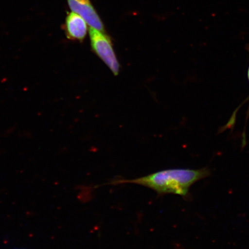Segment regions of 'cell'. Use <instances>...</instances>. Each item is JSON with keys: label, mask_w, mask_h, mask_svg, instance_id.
Listing matches in <instances>:
<instances>
[{"label": "cell", "mask_w": 249, "mask_h": 249, "mask_svg": "<svg viewBox=\"0 0 249 249\" xmlns=\"http://www.w3.org/2000/svg\"><path fill=\"white\" fill-rule=\"evenodd\" d=\"M206 169H173L161 170L133 179L114 180L108 185L134 183L153 190L160 195L174 194L185 196L196 182L209 175Z\"/></svg>", "instance_id": "cell-1"}, {"label": "cell", "mask_w": 249, "mask_h": 249, "mask_svg": "<svg viewBox=\"0 0 249 249\" xmlns=\"http://www.w3.org/2000/svg\"><path fill=\"white\" fill-rule=\"evenodd\" d=\"M90 40L92 51L107 64L115 75L119 73L120 64L109 37L100 31L89 30Z\"/></svg>", "instance_id": "cell-2"}, {"label": "cell", "mask_w": 249, "mask_h": 249, "mask_svg": "<svg viewBox=\"0 0 249 249\" xmlns=\"http://www.w3.org/2000/svg\"><path fill=\"white\" fill-rule=\"evenodd\" d=\"M71 11L82 17L90 26L105 32L104 24L90 0H67Z\"/></svg>", "instance_id": "cell-3"}, {"label": "cell", "mask_w": 249, "mask_h": 249, "mask_svg": "<svg viewBox=\"0 0 249 249\" xmlns=\"http://www.w3.org/2000/svg\"><path fill=\"white\" fill-rule=\"evenodd\" d=\"M63 28L67 38L74 41L83 42L88 31L86 20L73 12L68 13Z\"/></svg>", "instance_id": "cell-4"}, {"label": "cell", "mask_w": 249, "mask_h": 249, "mask_svg": "<svg viewBox=\"0 0 249 249\" xmlns=\"http://www.w3.org/2000/svg\"><path fill=\"white\" fill-rule=\"evenodd\" d=\"M248 79H249V70H248Z\"/></svg>", "instance_id": "cell-5"}]
</instances>
